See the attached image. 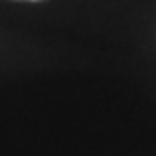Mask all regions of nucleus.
Listing matches in <instances>:
<instances>
[{
    "label": "nucleus",
    "instance_id": "f257e3e1",
    "mask_svg": "<svg viewBox=\"0 0 156 156\" xmlns=\"http://www.w3.org/2000/svg\"><path fill=\"white\" fill-rule=\"evenodd\" d=\"M30 2H37V0H30Z\"/></svg>",
    "mask_w": 156,
    "mask_h": 156
}]
</instances>
